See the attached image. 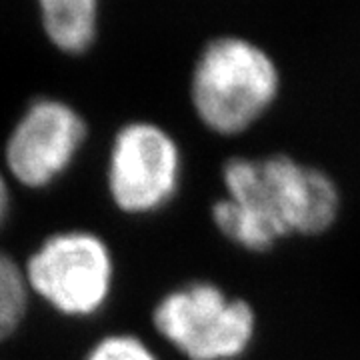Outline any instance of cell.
Instances as JSON below:
<instances>
[{
	"mask_svg": "<svg viewBox=\"0 0 360 360\" xmlns=\"http://www.w3.org/2000/svg\"><path fill=\"white\" fill-rule=\"evenodd\" d=\"M11 208H13V194H11V182L6 170L0 168V229L6 224V220L11 217Z\"/></svg>",
	"mask_w": 360,
	"mask_h": 360,
	"instance_id": "30bf717a",
	"label": "cell"
},
{
	"mask_svg": "<svg viewBox=\"0 0 360 360\" xmlns=\"http://www.w3.org/2000/svg\"><path fill=\"white\" fill-rule=\"evenodd\" d=\"M153 322L156 333L188 360L240 359L257 333V316L246 300L202 281L162 296Z\"/></svg>",
	"mask_w": 360,
	"mask_h": 360,
	"instance_id": "277c9868",
	"label": "cell"
},
{
	"mask_svg": "<svg viewBox=\"0 0 360 360\" xmlns=\"http://www.w3.org/2000/svg\"><path fill=\"white\" fill-rule=\"evenodd\" d=\"M180 179L182 155L168 130L144 120L118 129L106 160V188L120 212L146 217L162 210L179 193Z\"/></svg>",
	"mask_w": 360,
	"mask_h": 360,
	"instance_id": "5b68a950",
	"label": "cell"
},
{
	"mask_svg": "<svg viewBox=\"0 0 360 360\" xmlns=\"http://www.w3.org/2000/svg\"><path fill=\"white\" fill-rule=\"evenodd\" d=\"M42 25L51 42L68 54H80L96 37L98 0H39Z\"/></svg>",
	"mask_w": 360,
	"mask_h": 360,
	"instance_id": "52a82bcc",
	"label": "cell"
},
{
	"mask_svg": "<svg viewBox=\"0 0 360 360\" xmlns=\"http://www.w3.org/2000/svg\"><path fill=\"white\" fill-rule=\"evenodd\" d=\"M30 290L26 284L25 266L0 248V342L20 328L28 310Z\"/></svg>",
	"mask_w": 360,
	"mask_h": 360,
	"instance_id": "ba28073f",
	"label": "cell"
},
{
	"mask_svg": "<svg viewBox=\"0 0 360 360\" xmlns=\"http://www.w3.org/2000/svg\"><path fill=\"white\" fill-rule=\"evenodd\" d=\"M222 180L226 196L212 206V220L246 250H269L292 234H319L338 217L335 180L286 155L231 158Z\"/></svg>",
	"mask_w": 360,
	"mask_h": 360,
	"instance_id": "6da1fadb",
	"label": "cell"
},
{
	"mask_svg": "<svg viewBox=\"0 0 360 360\" xmlns=\"http://www.w3.org/2000/svg\"><path fill=\"white\" fill-rule=\"evenodd\" d=\"M278 70L266 52L240 39L210 42L193 75V106L200 122L232 136L250 129L278 94Z\"/></svg>",
	"mask_w": 360,
	"mask_h": 360,
	"instance_id": "7a4b0ae2",
	"label": "cell"
},
{
	"mask_svg": "<svg viewBox=\"0 0 360 360\" xmlns=\"http://www.w3.org/2000/svg\"><path fill=\"white\" fill-rule=\"evenodd\" d=\"M89 130L77 108L42 96L26 106L4 142L6 174L32 191L60 180L77 162Z\"/></svg>",
	"mask_w": 360,
	"mask_h": 360,
	"instance_id": "8992f818",
	"label": "cell"
},
{
	"mask_svg": "<svg viewBox=\"0 0 360 360\" xmlns=\"http://www.w3.org/2000/svg\"><path fill=\"white\" fill-rule=\"evenodd\" d=\"M84 360H160L142 338L134 335H108L96 340Z\"/></svg>",
	"mask_w": 360,
	"mask_h": 360,
	"instance_id": "9c48e42d",
	"label": "cell"
},
{
	"mask_svg": "<svg viewBox=\"0 0 360 360\" xmlns=\"http://www.w3.org/2000/svg\"><path fill=\"white\" fill-rule=\"evenodd\" d=\"M30 296L68 319H90L106 307L115 286V258L103 236L70 229L40 243L25 264Z\"/></svg>",
	"mask_w": 360,
	"mask_h": 360,
	"instance_id": "3957f363",
	"label": "cell"
}]
</instances>
